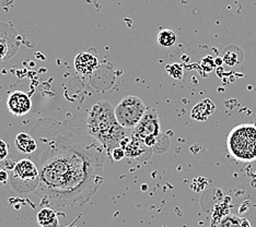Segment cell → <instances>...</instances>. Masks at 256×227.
I'll return each mask as SVG.
<instances>
[{"label": "cell", "instance_id": "obj_11", "mask_svg": "<svg viewBox=\"0 0 256 227\" xmlns=\"http://www.w3.org/2000/svg\"><path fill=\"white\" fill-rule=\"evenodd\" d=\"M214 110H216V105L212 100L206 98L195 105L190 112V117L197 121H205L214 113Z\"/></svg>", "mask_w": 256, "mask_h": 227}, {"label": "cell", "instance_id": "obj_14", "mask_svg": "<svg viewBox=\"0 0 256 227\" xmlns=\"http://www.w3.org/2000/svg\"><path fill=\"white\" fill-rule=\"evenodd\" d=\"M241 219L234 214H226L221 218L218 222L212 224V227H240Z\"/></svg>", "mask_w": 256, "mask_h": 227}, {"label": "cell", "instance_id": "obj_7", "mask_svg": "<svg viewBox=\"0 0 256 227\" xmlns=\"http://www.w3.org/2000/svg\"><path fill=\"white\" fill-rule=\"evenodd\" d=\"M16 35L12 27L6 23H0V61L8 59L18 50Z\"/></svg>", "mask_w": 256, "mask_h": 227}, {"label": "cell", "instance_id": "obj_8", "mask_svg": "<svg viewBox=\"0 0 256 227\" xmlns=\"http://www.w3.org/2000/svg\"><path fill=\"white\" fill-rule=\"evenodd\" d=\"M7 104L10 113L16 116L26 115L32 108V102L30 96L26 93L21 91H16L12 94H10Z\"/></svg>", "mask_w": 256, "mask_h": 227}, {"label": "cell", "instance_id": "obj_20", "mask_svg": "<svg viewBox=\"0 0 256 227\" xmlns=\"http://www.w3.org/2000/svg\"><path fill=\"white\" fill-rule=\"evenodd\" d=\"M240 227H252L251 223H250V221L242 218L241 219V223H240Z\"/></svg>", "mask_w": 256, "mask_h": 227}, {"label": "cell", "instance_id": "obj_15", "mask_svg": "<svg viewBox=\"0 0 256 227\" xmlns=\"http://www.w3.org/2000/svg\"><path fill=\"white\" fill-rule=\"evenodd\" d=\"M158 42L164 47H170L176 42V34L172 30H162L158 34Z\"/></svg>", "mask_w": 256, "mask_h": 227}, {"label": "cell", "instance_id": "obj_13", "mask_svg": "<svg viewBox=\"0 0 256 227\" xmlns=\"http://www.w3.org/2000/svg\"><path fill=\"white\" fill-rule=\"evenodd\" d=\"M38 222L42 227H57L58 220L54 210L50 208L42 209L38 214Z\"/></svg>", "mask_w": 256, "mask_h": 227}, {"label": "cell", "instance_id": "obj_2", "mask_svg": "<svg viewBox=\"0 0 256 227\" xmlns=\"http://www.w3.org/2000/svg\"><path fill=\"white\" fill-rule=\"evenodd\" d=\"M86 122L89 132L110 153L126 137L125 128L122 127L115 117V112L110 102L102 101L96 105L86 115Z\"/></svg>", "mask_w": 256, "mask_h": 227}, {"label": "cell", "instance_id": "obj_21", "mask_svg": "<svg viewBox=\"0 0 256 227\" xmlns=\"http://www.w3.org/2000/svg\"><path fill=\"white\" fill-rule=\"evenodd\" d=\"M220 63H222V59H220V58H217V59H216V65H220Z\"/></svg>", "mask_w": 256, "mask_h": 227}, {"label": "cell", "instance_id": "obj_3", "mask_svg": "<svg viewBox=\"0 0 256 227\" xmlns=\"http://www.w3.org/2000/svg\"><path fill=\"white\" fill-rule=\"evenodd\" d=\"M228 150L240 162L256 161V125L242 124L228 136Z\"/></svg>", "mask_w": 256, "mask_h": 227}, {"label": "cell", "instance_id": "obj_1", "mask_svg": "<svg viewBox=\"0 0 256 227\" xmlns=\"http://www.w3.org/2000/svg\"><path fill=\"white\" fill-rule=\"evenodd\" d=\"M33 135L40 172L34 192L57 207L88 202L103 182L106 149L89 132L86 117L79 114L66 121L38 120Z\"/></svg>", "mask_w": 256, "mask_h": 227}, {"label": "cell", "instance_id": "obj_5", "mask_svg": "<svg viewBox=\"0 0 256 227\" xmlns=\"http://www.w3.org/2000/svg\"><path fill=\"white\" fill-rule=\"evenodd\" d=\"M40 183L38 168L30 159H23L14 165L12 176H11V186L19 192L36 191Z\"/></svg>", "mask_w": 256, "mask_h": 227}, {"label": "cell", "instance_id": "obj_4", "mask_svg": "<svg viewBox=\"0 0 256 227\" xmlns=\"http://www.w3.org/2000/svg\"><path fill=\"white\" fill-rule=\"evenodd\" d=\"M147 107L142 98L134 95L125 96L115 107V117L125 129H134L142 120Z\"/></svg>", "mask_w": 256, "mask_h": 227}, {"label": "cell", "instance_id": "obj_10", "mask_svg": "<svg viewBox=\"0 0 256 227\" xmlns=\"http://www.w3.org/2000/svg\"><path fill=\"white\" fill-rule=\"evenodd\" d=\"M98 65V61L96 56L89 52H80L74 59V67L77 72L81 74H90L93 72Z\"/></svg>", "mask_w": 256, "mask_h": 227}, {"label": "cell", "instance_id": "obj_12", "mask_svg": "<svg viewBox=\"0 0 256 227\" xmlns=\"http://www.w3.org/2000/svg\"><path fill=\"white\" fill-rule=\"evenodd\" d=\"M14 144L16 148L24 154H32L38 150V142L36 138L26 132L19 133L16 137Z\"/></svg>", "mask_w": 256, "mask_h": 227}, {"label": "cell", "instance_id": "obj_16", "mask_svg": "<svg viewBox=\"0 0 256 227\" xmlns=\"http://www.w3.org/2000/svg\"><path fill=\"white\" fill-rule=\"evenodd\" d=\"M125 156H126L125 151H124L123 149H122L120 147L115 148V149L112 151V153H110V157H112V159H113L114 161H120V160H123Z\"/></svg>", "mask_w": 256, "mask_h": 227}, {"label": "cell", "instance_id": "obj_17", "mask_svg": "<svg viewBox=\"0 0 256 227\" xmlns=\"http://www.w3.org/2000/svg\"><path fill=\"white\" fill-rule=\"evenodd\" d=\"M214 65H216V62L214 61V59H212V58L210 56L206 57L205 59L202 60V68L205 69L206 71H208V72L212 71V68L214 67Z\"/></svg>", "mask_w": 256, "mask_h": 227}, {"label": "cell", "instance_id": "obj_19", "mask_svg": "<svg viewBox=\"0 0 256 227\" xmlns=\"http://www.w3.org/2000/svg\"><path fill=\"white\" fill-rule=\"evenodd\" d=\"M8 178H9L8 173L6 172L4 170H0V184L4 185V184L7 183Z\"/></svg>", "mask_w": 256, "mask_h": 227}, {"label": "cell", "instance_id": "obj_9", "mask_svg": "<svg viewBox=\"0 0 256 227\" xmlns=\"http://www.w3.org/2000/svg\"><path fill=\"white\" fill-rule=\"evenodd\" d=\"M120 148L125 151V154L127 157L130 159H138V157L142 156L148 150H151L148 148L142 140L132 135L130 137H125L123 141L120 142Z\"/></svg>", "mask_w": 256, "mask_h": 227}, {"label": "cell", "instance_id": "obj_18", "mask_svg": "<svg viewBox=\"0 0 256 227\" xmlns=\"http://www.w3.org/2000/svg\"><path fill=\"white\" fill-rule=\"evenodd\" d=\"M8 156V145L2 139H0V162L7 159Z\"/></svg>", "mask_w": 256, "mask_h": 227}, {"label": "cell", "instance_id": "obj_6", "mask_svg": "<svg viewBox=\"0 0 256 227\" xmlns=\"http://www.w3.org/2000/svg\"><path fill=\"white\" fill-rule=\"evenodd\" d=\"M134 135L144 142L150 149H156L161 137L159 114L154 108L147 109L142 120L134 128Z\"/></svg>", "mask_w": 256, "mask_h": 227}]
</instances>
